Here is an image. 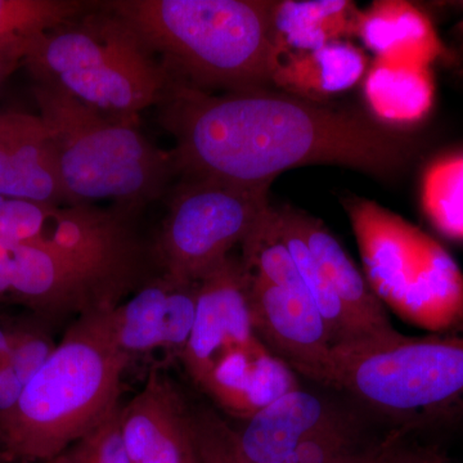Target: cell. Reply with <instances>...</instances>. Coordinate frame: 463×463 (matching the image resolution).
<instances>
[{"label": "cell", "mask_w": 463, "mask_h": 463, "mask_svg": "<svg viewBox=\"0 0 463 463\" xmlns=\"http://www.w3.org/2000/svg\"><path fill=\"white\" fill-rule=\"evenodd\" d=\"M277 223L289 254L297 265L298 276L304 289L315 301L330 331L332 346L353 343L352 328L344 310L343 304L335 294L330 282L326 279L306 241L292 223L286 206L274 207Z\"/></svg>", "instance_id": "d4e9b609"}, {"label": "cell", "mask_w": 463, "mask_h": 463, "mask_svg": "<svg viewBox=\"0 0 463 463\" xmlns=\"http://www.w3.org/2000/svg\"><path fill=\"white\" fill-rule=\"evenodd\" d=\"M459 5H461V7L463 8V2L459 3Z\"/></svg>", "instance_id": "1f68e13d"}, {"label": "cell", "mask_w": 463, "mask_h": 463, "mask_svg": "<svg viewBox=\"0 0 463 463\" xmlns=\"http://www.w3.org/2000/svg\"><path fill=\"white\" fill-rule=\"evenodd\" d=\"M121 298L47 246L0 241V303L20 304L51 322L114 309Z\"/></svg>", "instance_id": "9c48e42d"}, {"label": "cell", "mask_w": 463, "mask_h": 463, "mask_svg": "<svg viewBox=\"0 0 463 463\" xmlns=\"http://www.w3.org/2000/svg\"><path fill=\"white\" fill-rule=\"evenodd\" d=\"M25 53L16 51H0V85L14 74L20 66H24Z\"/></svg>", "instance_id": "f546056e"}, {"label": "cell", "mask_w": 463, "mask_h": 463, "mask_svg": "<svg viewBox=\"0 0 463 463\" xmlns=\"http://www.w3.org/2000/svg\"><path fill=\"white\" fill-rule=\"evenodd\" d=\"M298 388V374L263 344L225 356L199 386L225 412L241 420Z\"/></svg>", "instance_id": "ac0fdd59"}, {"label": "cell", "mask_w": 463, "mask_h": 463, "mask_svg": "<svg viewBox=\"0 0 463 463\" xmlns=\"http://www.w3.org/2000/svg\"><path fill=\"white\" fill-rule=\"evenodd\" d=\"M33 99L52 134L61 183L70 205L112 200L132 215L160 199L175 175L172 155L137 125L106 118L62 91L33 85Z\"/></svg>", "instance_id": "8992f818"}, {"label": "cell", "mask_w": 463, "mask_h": 463, "mask_svg": "<svg viewBox=\"0 0 463 463\" xmlns=\"http://www.w3.org/2000/svg\"><path fill=\"white\" fill-rule=\"evenodd\" d=\"M286 209L343 304L352 328L353 343L395 336L398 331L392 327L385 306L340 241L315 216L291 206Z\"/></svg>", "instance_id": "e0dca14e"}, {"label": "cell", "mask_w": 463, "mask_h": 463, "mask_svg": "<svg viewBox=\"0 0 463 463\" xmlns=\"http://www.w3.org/2000/svg\"><path fill=\"white\" fill-rule=\"evenodd\" d=\"M96 5L80 0H0V51L27 53L43 33Z\"/></svg>", "instance_id": "603a6c76"}, {"label": "cell", "mask_w": 463, "mask_h": 463, "mask_svg": "<svg viewBox=\"0 0 463 463\" xmlns=\"http://www.w3.org/2000/svg\"><path fill=\"white\" fill-rule=\"evenodd\" d=\"M157 108L181 179L270 185L313 164L390 179L413 152L410 139L370 118L274 88L215 94L172 79Z\"/></svg>", "instance_id": "6da1fadb"}, {"label": "cell", "mask_w": 463, "mask_h": 463, "mask_svg": "<svg viewBox=\"0 0 463 463\" xmlns=\"http://www.w3.org/2000/svg\"><path fill=\"white\" fill-rule=\"evenodd\" d=\"M44 463H47V462H44Z\"/></svg>", "instance_id": "d6a6232c"}, {"label": "cell", "mask_w": 463, "mask_h": 463, "mask_svg": "<svg viewBox=\"0 0 463 463\" xmlns=\"http://www.w3.org/2000/svg\"><path fill=\"white\" fill-rule=\"evenodd\" d=\"M121 407L47 463H130L120 428Z\"/></svg>", "instance_id": "484cf974"}, {"label": "cell", "mask_w": 463, "mask_h": 463, "mask_svg": "<svg viewBox=\"0 0 463 463\" xmlns=\"http://www.w3.org/2000/svg\"><path fill=\"white\" fill-rule=\"evenodd\" d=\"M173 79L210 91L273 88L279 52L267 0H114Z\"/></svg>", "instance_id": "7a4b0ae2"}, {"label": "cell", "mask_w": 463, "mask_h": 463, "mask_svg": "<svg viewBox=\"0 0 463 463\" xmlns=\"http://www.w3.org/2000/svg\"><path fill=\"white\" fill-rule=\"evenodd\" d=\"M129 216L93 205H47L41 239L32 245L54 250L123 298L146 281Z\"/></svg>", "instance_id": "30bf717a"}, {"label": "cell", "mask_w": 463, "mask_h": 463, "mask_svg": "<svg viewBox=\"0 0 463 463\" xmlns=\"http://www.w3.org/2000/svg\"><path fill=\"white\" fill-rule=\"evenodd\" d=\"M14 458H12L11 456L8 455L5 450H3L2 448H0V463H14Z\"/></svg>", "instance_id": "4dcf8cb0"}, {"label": "cell", "mask_w": 463, "mask_h": 463, "mask_svg": "<svg viewBox=\"0 0 463 463\" xmlns=\"http://www.w3.org/2000/svg\"><path fill=\"white\" fill-rule=\"evenodd\" d=\"M371 114L383 127H413L430 114L435 102L431 67L379 60L364 76Z\"/></svg>", "instance_id": "44dd1931"}, {"label": "cell", "mask_w": 463, "mask_h": 463, "mask_svg": "<svg viewBox=\"0 0 463 463\" xmlns=\"http://www.w3.org/2000/svg\"><path fill=\"white\" fill-rule=\"evenodd\" d=\"M344 203L365 279L383 306L399 315L425 281L439 242L374 201L350 196Z\"/></svg>", "instance_id": "8fae6325"}, {"label": "cell", "mask_w": 463, "mask_h": 463, "mask_svg": "<svg viewBox=\"0 0 463 463\" xmlns=\"http://www.w3.org/2000/svg\"><path fill=\"white\" fill-rule=\"evenodd\" d=\"M420 196L432 227L463 242V151L443 155L426 166Z\"/></svg>", "instance_id": "cb8c5ba5"}, {"label": "cell", "mask_w": 463, "mask_h": 463, "mask_svg": "<svg viewBox=\"0 0 463 463\" xmlns=\"http://www.w3.org/2000/svg\"><path fill=\"white\" fill-rule=\"evenodd\" d=\"M194 437L203 463H248L240 461L223 446L213 422V414L192 412Z\"/></svg>", "instance_id": "83f0119b"}, {"label": "cell", "mask_w": 463, "mask_h": 463, "mask_svg": "<svg viewBox=\"0 0 463 463\" xmlns=\"http://www.w3.org/2000/svg\"><path fill=\"white\" fill-rule=\"evenodd\" d=\"M402 437L398 431L374 463H453L437 448L403 446Z\"/></svg>", "instance_id": "f1b7e54d"}, {"label": "cell", "mask_w": 463, "mask_h": 463, "mask_svg": "<svg viewBox=\"0 0 463 463\" xmlns=\"http://www.w3.org/2000/svg\"><path fill=\"white\" fill-rule=\"evenodd\" d=\"M233 431L213 416L232 456L248 463H374L388 440L364 443L353 417L328 399L298 388Z\"/></svg>", "instance_id": "ba28073f"}, {"label": "cell", "mask_w": 463, "mask_h": 463, "mask_svg": "<svg viewBox=\"0 0 463 463\" xmlns=\"http://www.w3.org/2000/svg\"><path fill=\"white\" fill-rule=\"evenodd\" d=\"M197 307V283L167 274L146 279L136 294L109 312V327L128 355L175 349L181 355L190 340Z\"/></svg>", "instance_id": "9a60e30c"}, {"label": "cell", "mask_w": 463, "mask_h": 463, "mask_svg": "<svg viewBox=\"0 0 463 463\" xmlns=\"http://www.w3.org/2000/svg\"><path fill=\"white\" fill-rule=\"evenodd\" d=\"M326 386L343 390L401 431L463 421V321L425 336L332 347Z\"/></svg>", "instance_id": "5b68a950"}, {"label": "cell", "mask_w": 463, "mask_h": 463, "mask_svg": "<svg viewBox=\"0 0 463 463\" xmlns=\"http://www.w3.org/2000/svg\"><path fill=\"white\" fill-rule=\"evenodd\" d=\"M14 323V318H0V416L16 405L29 383L17 362Z\"/></svg>", "instance_id": "4316f807"}, {"label": "cell", "mask_w": 463, "mask_h": 463, "mask_svg": "<svg viewBox=\"0 0 463 463\" xmlns=\"http://www.w3.org/2000/svg\"><path fill=\"white\" fill-rule=\"evenodd\" d=\"M120 428L130 463H203L192 411L161 371H149L141 392L121 407Z\"/></svg>", "instance_id": "5bb4252c"}, {"label": "cell", "mask_w": 463, "mask_h": 463, "mask_svg": "<svg viewBox=\"0 0 463 463\" xmlns=\"http://www.w3.org/2000/svg\"><path fill=\"white\" fill-rule=\"evenodd\" d=\"M355 36L390 62L431 67L444 54L430 17L404 0H379L361 11Z\"/></svg>", "instance_id": "d6986e66"}, {"label": "cell", "mask_w": 463, "mask_h": 463, "mask_svg": "<svg viewBox=\"0 0 463 463\" xmlns=\"http://www.w3.org/2000/svg\"><path fill=\"white\" fill-rule=\"evenodd\" d=\"M367 56L347 41L309 52L283 53L274 69L272 87L298 99L325 103L354 88L368 70Z\"/></svg>", "instance_id": "ffe728a7"}, {"label": "cell", "mask_w": 463, "mask_h": 463, "mask_svg": "<svg viewBox=\"0 0 463 463\" xmlns=\"http://www.w3.org/2000/svg\"><path fill=\"white\" fill-rule=\"evenodd\" d=\"M246 276L259 340L298 376L326 385L334 346L315 301L303 289L273 285L248 269Z\"/></svg>", "instance_id": "7c38bea8"}, {"label": "cell", "mask_w": 463, "mask_h": 463, "mask_svg": "<svg viewBox=\"0 0 463 463\" xmlns=\"http://www.w3.org/2000/svg\"><path fill=\"white\" fill-rule=\"evenodd\" d=\"M269 188L181 179L167 200L157 241L163 273L199 283L248 239L270 206Z\"/></svg>", "instance_id": "52a82bcc"}, {"label": "cell", "mask_w": 463, "mask_h": 463, "mask_svg": "<svg viewBox=\"0 0 463 463\" xmlns=\"http://www.w3.org/2000/svg\"><path fill=\"white\" fill-rule=\"evenodd\" d=\"M359 14L355 3L347 0L273 2L272 30L279 57L355 36Z\"/></svg>", "instance_id": "7402d4cb"}, {"label": "cell", "mask_w": 463, "mask_h": 463, "mask_svg": "<svg viewBox=\"0 0 463 463\" xmlns=\"http://www.w3.org/2000/svg\"><path fill=\"white\" fill-rule=\"evenodd\" d=\"M24 66L33 84L62 91L106 118L132 125L143 109L160 103L172 83L160 58L108 3H96L39 36Z\"/></svg>", "instance_id": "277c9868"}, {"label": "cell", "mask_w": 463, "mask_h": 463, "mask_svg": "<svg viewBox=\"0 0 463 463\" xmlns=\"http://www.w3.org/2000/svg\"><path fill=\"white\" fill-rule=\"evenodd\" d=\"M260 344L250 312L245 267L241 258L230 255L197 283L196 318L179 356L200 386L225 356Z\"/></svg>", "instance_id": "4fadbf2b"}, {"label": "cell", "mask_w": 463, "mask_h": 463, "mask_svg": "<svg viewBox=\"0 0 463 463\" xmlns=\"http://www.w3.org/2000/svg\"><path fill=\"white\" fill-rule=\"evenodd\" d=\"M109 310L79 317L16 405L0 416V448L14 461H50L120 407L130 356L116 343Z\"/></svg>", "instance_id": "3957f363"}, {"label": "cell", "mask_w": 463, "mask_h": 463, "mask_svg": "<svg viewBox=\"0 0 463 463\" xmlns=\"http://www.w3.org/2000/svg\"><path fill=\"white\" fill-rule=\"evenodd\" d=\"M0 197L70 205L52 134L41 116L0 114Z\"/></svg>", "instance_id": "2e32d148"}]
</instances>
